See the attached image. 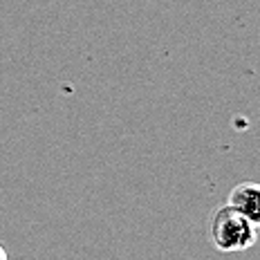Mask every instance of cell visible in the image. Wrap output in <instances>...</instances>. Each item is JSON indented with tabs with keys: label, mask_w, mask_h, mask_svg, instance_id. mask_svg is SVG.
Here are the masks:
<instances>
[{
	"label": "cell",
	"mask_w": 260,
	"mask_h": 260,
	"mask_svg": "<svg viewBox=\"0 0 260 260\" xmlns=\"http://www.w3.org/2000/svg\"><path fill=\"white\" fill-rule=\"evenodd\" d=\"M209 234L213 247L222 253H238L247 251L256 245V226L249 222L245 215H240L236 209H231L229 204L220 207L211 215Z\"/></svg>",
	"instance_id": "obj_1"
},
{
	"label": "cell",
	"mask_w": 260,
	"mask_h": 260,
	"mask_svg": "<svg viewBox=\"0 0 260 260\" xmlns=\"http://www.w3.org/2000/svg\"><path fill=\"white\" fill-rule=\"evenodd\" d=\"M231 209H236L240 215L251 222L253 226H260V184L258 182H240L234 186L226 200Z\"/></svg>",
	"instance_id": "obj_2"
},
{
	"label": "cell",
	"mask_w": 260,
	"mask_h": 260,
	"mask_svg": "<svg viewBox=\"0 0 260 260\" xmlns=\"http://www.w3.org/2000/svg\"><path fill=\"white\" fill-rule=\"evenodd\" d=\"M0 260H9V256H7V251H5L3 245H0Z\"/></svg>",
	"instance_id": "obj_3"
}]
</instances>
